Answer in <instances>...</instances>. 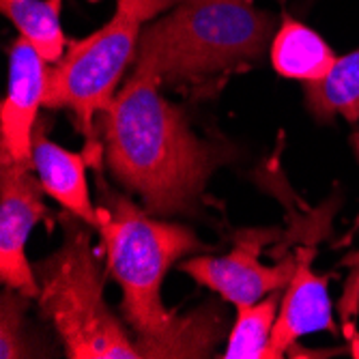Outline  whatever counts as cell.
Wrapping results in <instances>:
<instances>
[{
  "label": "cell",
  "mask_w": 359,
  "mask_h": 359,
  "mask_svg": "<svg viewBox=\"0 0 359 359\" xmlns=\"http://www.w3.org/2000/svg\"><path fill=\"white\" fill-rule=\"evenodd\" d=\"M39 306L72 359H138V342L104 299L90 233L72 228L65 243L35 267Z\"/></svg>",
  "instance_id": "277c9868"
},
{
  "label": "cell",
  "mask_w": 359,
  "mask_h": 359,
  "mask_svg": "<svg viewBox=\"0 0 359 359\" xmlns=\"http://www.w3.org/2000/svg\"><path fill=\"white\" fill-rule=\"evenodd\" d=\"M269 239L265 231L239 233L235 248L224 256H196L181 265L198 284L233 304L237 310L260 302L269 292L288 286L297 267V256H284L276 265H263L258 252Z\"/></svg>",
  "instance_id": "52a82bcc"
},
{
  "label": "cell",
  "mask_w": 359,
  "mask_h": 359,
  "mask_svg": "<svg viewBox=\"0 0 359 359\" xmlns=\"http://www.w3.org/2000/svg\"><path fill=\"white\" fill-rule=\"evenodd\" d=\"M177 0H116L112 18L93 35L67 46L48 74L46 108H67L88 138L86 153L97 164L95 114H104L116 97L125 69L136 60L144 24Z\"/></svg>",
  "instance_id": "5b68a950"
},
{
  "label": "cell",
  "mask_w": 359,
  "mask_h": 359,
  "mask_svg": "<svg viewBox=\"0 0 359 359\" xmlns=\"http://www.w3.org/2000/svg\"><path fill=\"white\" fill-rule=\"evenodd\" d=\"M276 30L254 0H177L142 30L132 76L179 86L235 72L260 62Z\"/></svg>",
  "instance_id": "3957f363"
},
{
  "label": "cell",
  "mask_w": 359,
  "mask_h": 359,
  "mask_svg": "<svg viewBox=\"0 0 359 359\" xmlns=\"http://www.w3.org/2000/svg\"><path fill=\"white\" fill-rule=\"evenodd\" d=\"M330 276L312 271V250L297 256V267L282 297L273 336L269 344V359H280L295 348L297 340L316 332H336L332 318Z\"/></svg>",
  "instance_id": "9c48e42d"
},
{
  "label": "cell",
  "mask_w": 359,
  "mask_h": 359,
  "mask_svg": "<svg viewBox=\"0 0 359 359\" xmlns=\"http://www.w3.org/2000/svg\"><path fill=\"white\" fill-rule=\"evenodd\" d=\"M355 144H357V149H359V138H355Z\"/></svg>",
  "instance_id": "2e32d148"
},
{
  "label": "cell",
  "mask_w": 359,
  "mask_h": 359,
  "mask_svg": "<svg viewBox=\"0 0 359 359\" xmlns=\"http://www.w3.org/2000/svg\"><path fill=\"white\" fill-rule=\"evenodd\" d=\"M269 58L278 76L299 82H316L330 74L338 56L316 30L295 18L284 15L271 39Z\"/></svg>",
  "instance_id": "8fae6325"
},
{
  "label": "cell",
  "mask_w": 359,
  "mask_h": 359,
  "mask_svg": "<svg viewBox=\"0 0 359 359\" xmlns=\"http://www.w3.org/2000/svg\"><path fill=\"white\" fill-rule=\"evenodd\" d=\"M3 15L48 62H58L67 50L60 13L62 0H0Z\"/></svg>",
  "instance_id": "4fadbf2b"
},
{
  "label": "cell",
  "mask_w": 359,
  "mask_h": 359,
  "mask_svg": "<svg viewBox=\"0 0 359 359\" xmlns=\"http://www.w3.org/2000/svg\"><path fill=\"white\" fill-rule=\"evenodd\" d=\"M32 166L3 161L0 166V280L30 299H39V280L26 258L30 231L50 215L43 187Z\"/></svg>",
  "instance_id": "8992f818"
},
{
  "label": "cell",
  "mask_w": 359,
  "mask_h": 359,
  "mask_svg": "<svg viewBox=\"0 0 359 359\" xmlns=\"http://www.w3.org/2000/svg\"><path fill=\"white\" fill-rule=\"evenodd\" d=\"M30 297L22 295L20 290L9 288L3 292V306H0V357H37L35 346L30 344L26 332V302Z\"/></svg>",
  "instance_id": "9a60e30c"
},
{
  "label": "cell",
  "mask_w": 359,
  "mask_h": 359,
  "mask_svg": "<svg viewBox=\"0 0 359 359\" xmlns=\"http://www.w3.org/2000/svg\"><path fill=\"white\" fill-rule=\"evenodd\" d=\"M48 60L28 39L18 37L9 50V88L0 106L3 161L32 166V136L39 108L46 106Z\"/></svg>",
  "instance_id": "ba28073f"
},
{
  "label": "cell",
  "mask_w": 359,
  "mask_h": 359,
  "mask_svg": "<svg viewBox=\"0 0 359 359\" xmlns=\"http://www.w3.org/2000/svg\"><path fill=\"white\" fill-rule=\"evenodd\" d=\"M97 228L108 271L123 288V314L142 357H209L224 334L222 310L177 318L161 304V282L181 256L207 250L191 228L159 219L127 196L102 187Z\"/></svg>",
  "instance_id": "6da1fadb"
},
{
  "label": "cell",
  "mask_w": 359,
  "mask_h": 359,
  "mask_svg": "<svg viewBox=\"0 0 359 359\" xmlns=\"http://www.w3.org/2000/svg\"><path fill=\"white\" fill-rule=\"evenodd\" d=\"M104 153L112 177L157 217L198 211L224 149L196 136L159 84L132 76L104 112Z\"/></svg>",
  "instance_id": "7a4b0ae2"
},
{
  "label": "cell",
  "mask_w": 359,
  "mask_h": 359,
  "mask_svg": "<svg viewBox=\"0 0 359 359\" xmlns=\"http://www.w3.org/2000/svg\"><path fill=\"white\" fill-rule=\"evenodd\" d=\"M280 310V297L273 295L237 310V320L228 336L222 357L226 359H269L273 325Z\"/></svg>",
  "instance_id": "5bb4252c"
},
{
  "label": "cell",
  "mask_w": 359,
  "mask_h": 359,
  "mask_svg": "<svg viewBox=\"0 0 359 359\" xmlns=\"http://www.w3.org/2000/svg\"><path fill=\"white\" fill-rule=\"evenodd\" d=\"M306 108L310 114L330 123L344 116L348 123L359 121V50L336 58L334 67L323 80L304 82Z\"/></svg>",
  "instance_id": "7c38bea8"
},
{
  "label": "cell",
  "mask_w": 359,
  "mask_h": 359,
  "mask_svg": "<svg viewBox=\"0 0 359 359\" xmlns=\"http://www.w3.org/2000/svg\"><path fill=\"white\" fill-rule=\"evenodd\" d=\"M86 155L72 153L52 142L43 127H35L32 136V168H35L43 191L78 219L97 228V209L93 207L86 181Z\"/></svg>",
  "instance_id": "30bf717a"
}]
</instances>
